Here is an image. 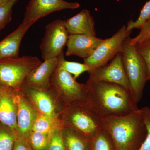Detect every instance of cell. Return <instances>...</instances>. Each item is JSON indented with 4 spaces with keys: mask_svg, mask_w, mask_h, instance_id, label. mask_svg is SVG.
I'll list each match as a JSON object with an SVG mask.
<instances>
[{
    "mask_svg": "<svg viewBox=\"0 0 150 150\" xmlns=\"http://www.w3.org/2000/svg\"><path fill=\"white\" fill-rule=\"evenodd\" d=\"M86 85L87 88L86 103L101 118L128 115L139 109L130 89L90 78Z\"/></svg>",
    "mask_w": 150,
    "mask_h": 150,
    "instance_id": "cell-1",
    "label": "cell"
},
{
    "mask_svg": "<svg viewBox=\"0 0 150 150\" xmlns=\"http://www.w3.org/2000/svg\"><path fill=\"white\" fill-rule=\"evenodd\" d=\"M102 121L115 150H138L141 147L146 135L142 108L128 115L102 118Z\"/></svg>",
    "mask_w": 150,
    "mask_h": 150,
    "instance_id": "cell-2",
    "label": "cell"
},
{
    "mask_svg": "<svg viewBox=\"0 0 150 150\" xmlns=\"http://www.w3.org/2000/svg\"><path fill=\"white\" fill-rule=\"evenodd\" d=\"M64 126L69 127L90 140L104 128L102 118L96 114L86 103L65 108L59 116Z\"/></svg>",
    "mask_w": 150,
    "mask_h": 150,
    "instance_id": "cell-3",
    "label": "cell"
},
{
    "mask_svg": "<svg viewBox=\"0 0 150 150\" xmlns=\"http://www.w3.org/2000/svg\"><path fill=\"white\" fill-rule=\"evenodd\" d=\"M50 89L65 108L86 101V84L79 83L71 74L58 66L51 76Z\"/></svg>",
    "mask_w": 150,
    "mask_h": 150,
    "instance_id": "cell-4",
    "label": "cell"
},
{
    "mask_svg": "<svg viewBox=\"0 0 150 150\" xmlns=\"http://www.w3.org/2000/svg\"><path fill=\"white\" fill-rule=\"evenodd\" d=\"M130 36L127 38L123 44L122 61L131 91L138 103L142 99L148 81L147 69L144 59L137 52L136 45L130 43Z\"/></svg>",
    "mask_w": 150,
    "mask_h": 150,
    "instance_id": "cell-5",
    "label": "cell"
},
{
    "mask_svg": "<svg viewBox=\"0 0 150 150\" xmlns=\"http://www.w3.org/2000/svg\"><path fill=\"white\" fill-rule=\"evenodd\" d=\"M41 63L32 56L0 60V85L14 90L20 89L28 75Z\"/></svg>",
    "mask_w": 150,
    "mask_h": 150,
    "instance_id": "cell-6",
    "label": "cell"
},
{
    "mask_svg": "<svg viewBox=\"0 0 150 150\" xmlns=\"http://www.w3.org/2000/svg\"><path fill=\"white\" fill-rule=\"evenodd\" d=\"M131 33L126 30V25H123L111 37L104 39L91 56L84 59V64L89 67L90 71L107 64L121 52L125 40Z\"/></svg>",
    "mask_w": 150,
    "mask_h": 150,
    "instance_id": "cell-7",
    "label": "cell"
},
{
    "mask_svg": "<svg viewBox=\"0 0 150 150\" xmlns=\"http://www.w3.org/2000/svg\"><path fill=\"white\" fill-rule=\"evenodd\" d=\"M69 35L65 20H56L46 25L45 35L40 46L44 61L57 58L64 52Z\"/></svg>",
    "mask_w": 150,
    "mask_h": 150,
    "instance_id": "cell-8",
    "label": "cell"
},
{
    "mask_svg": "<svg viewBox=\"0 0 150 150\" xmlns=\"http://www.w3.org/2000/svg\"><path fill=\"white\" fill-rule=\"evenodd\" d=\"M20 91L38 113L59 117L65 109L50 88L45 89L23 85Z\"/></svg>",
    "mask_w": 150,
    "mask_h": 150,
    "instance_id": "cell-9",
    "label": "cell"
},
{
    "mask_svg": "<svg viewBox=\"0 0 150 150\" xmlns=\"http://www.w3.org/2000/svg\"><path fill=\"white\" fill-rule=\"evenodd\" d=\"M80 7L78 3L64 0H30L25 9L23 23H35L49 14L65 9H75Z\"/></svg>",
    "mask_w": 150,
    "mask_h": 150,
    "instance_id": "cell-10",
    "label": "cell"
},
{
    "mask_svg": "<svg viewBox=\"0 0 150 150\" xmlns=\"http://www.w3.org/2000/svg\"><path fill=\"white\" fill-rule=\"evenodd\" d=\"M93 80L111 83L130 89L129 79L123 67L121 52L117 54L109 64L89 71Z\"/></svg>",
    "mask_w": 150,
    "mask_h": 150,
    "instance_id": "cell-11",
    "label": "cell"
},
{
    "mask_svg": "<svg viewBox=\"0 0 150 150\" xmlns=\"http://www.w3.org/2000/svg\"><path fill=\"white\" fill-rule=\"evenodd\" d=\"M14 94L17 106L18 136L27 139L32 131L38 112L20 90H14Z\"/></svg>",
    "mask_w": 150,
    "mask_h": 150,
    "instance_id": "cell-12",
    "label": "cell"
},
{
    "mask_svg": "<svg viewBox=\"0 0 150 150\" xmlns=\"http://www.w3.org/2000/svg\"><path fill=\"white\" fill-rule=\"evenodd\" d=\"M104 39L81 34L69 35L66 55L76 56L84 59L90 57Z\"/></svg>",
    "mask_w": 150,
    "mask_h": 150,
    "instance_id": "cell-13",
    "label": "cell"
},
{
    "mask_svg": "<svg viewBox=\"0 0 150 150\" xmlns=\"http://www.w3.org/2000/svg\"><path fill=\"white\" fill-rule=\"evenodd\" d=\"M58 63V57L44 60V62L29 73L23 85L45 89H49L51 76L57 68Z\"/></svg>",
    "mask_w": 150,
    "mask_h": 150,
    "instance_id": "cell-14",
    "label": "cell"
},
{
    "mask_svg": "<svg viewBox=\"0 0 150 150\" xmlns=\"http://www.w3.org/2000/svg\"><path fill=\"white\" fill-rule=\"evenodd\" d=\"M14 91L12 89L0 85V121L17 134V106Z\"/></svg>",
    "mask_w": 150,
    "mask_h": 150,
    "instance_id": "cell-15",
    "label": "cell"
},
{
    "mask_svg": "<svg viewBox=\"0 0 150 150\" xmlns=\"http://www.w3.org/2000/svg\"><path fill=\"white\" fill-rule=\"evenodd\" d=\"M33 24L22 23L14 31L0 41V60L18 57L22 39Z\"/></svg>",
    "mask_w": 150,
    "mask_h": 150,
    "instance_id": "cell-16",
    "label": "cell"
},
{
    "mask_svg": "<svg viewBox=\"0 0 150 150\" xmlns=\"http://www.w3.org/2000/svg\"><path fill=\"white\" fill-rule=\"evenodd\" d=\"M65 26L69 35L96 36L94 20L88 10H82L77 14L65 20Z\"/></svg>",
    "mask_w": 150,
    "mask_h": 150,
    "instance_id": "cell-17",
    "label": "cell"
},
{
    "mask_svg": "<svg viewBox=\"0 0 150 150\" xmlns=\"http://www.w3.org/2000/svg\"><path fill=\"white\" fill-rule=\"evenodd\" d=\"M61 131L66 150H91L89 140L81 134L66 126Z\"/></svg>",
    "mask_w": 150,
    "mask_h": 150,
    "instance_id": "cell-18",
    "label": "cell"
},
{
    "mask_svg": "<svg viewBox=\"0 0 150 150\" xmlns=\"http://www.w3.org/2000/svg\"><path fill=\"white\" fill-rule=\"evenodd\" d=\"M64 125L59 117H52L38 113L32 131L51 133L56 129H61Z\"/></svg>",
    "mask_w": 150,
    "mask_h": 150,
    "instance_id": "cell-19",
    "label": "cell"
},
{
    "mask_svg": "<svg viewBox=\"0 0 150 150\" xmlns=\"http://www.w3.org/2000/svg\"><path fill=\"white\" fill-rule=\"evenodd\" d=\"M59 63L58 67L74 76L73 77L76 80L82 74L85 72H88L89 67L85 64L78 62H69L65 60L64 52L58 56Z\"/></svg>",
    "mask_w": 150,
    "mask_h": 150,
    "instance_id": "cell-20",
    "label": "cell"
},
{
    "mask_svg": "<svg viewBox=\"0 0 150 150\" xmlns=\"http://www.w3.org/2000/svg\"><path fill=\"white\" fill-rule=\"evenodd\" d=\"M91 150H115L112 139L104 128L90 140Z\"/></svg>",
    "mask_w": 150,
    "mask_h": 150,
    "instance_id": "cell-21",
    "label": "cell"
},
{
    "mask_svg": "<svg viewBox=\"0 0 150 150\" xmlns=\"http://www.w3.org/2000/svg\"><path fill=\"white\" fill-rule=\"evenodd\" d=\"M18 136L16 131L0 121V150H13Z\"/></svg>",
    "mask_w": 150,
    "mask_h": 150,
    "instance_id": "cell-22",
    "label": "cell"
},
{
    "mask_svg": "<svg viewBox=\"0 0 150 150\" xmlns=\"http://www.w3.org/2000/svg\"><path fill=\"white\" fill-rule=\"evenodd\" d=\"M51 133L32 131L27 140L33 150H46Z\"/></svg>",
    "mask_w": 150,
    "mask_h": 150,
    "instance_id": "cell-23",
    "label": "cell"
},
{
    "mask_svg": "<svg viewBox=\"0 0 150 150\" xmlns=\"http://www.w3.org/2000/svg\"><path fill=\"white\" fill-rule=\"evenodd\" d=\"M150 19V0L146 3L141 11L139 16L135 21L130 20L126 25L128 31H132L134 28H141Z\"/></svg>",
    "mask_w": 150,
    "mask_h": 150,
    "instance_id": "cell-24",
    "label": "cell"
},
{
    "mask_svg": "<svg viewBox=\"0 0 150 150\" xmlns=\"http://www.w3.org/2000/svg\"><path fill=\"white\" fill-rule=\"evenodd\" d=\"M137 52L144 59L147 69V80L150 81V38L135 44Z\"/></svg>",
    "mask_w": 150,
    "mask_h": 150,
    "instance_id": "cell-25",
    "label": "cell"
},
{
    "mask_svg": "<svg viewBox=\"0 0 150 150\" xmlns=\"http://www.w3.org/2000/svg\"><path fill=\"white\" fill-rule=\"evenodd\" d=\"M18 0H8L4 5L0 6V30L11 20L12 8Z\"/></svg>",
    "mask_w": 150,
    "mask_h": 150,
    "instance_id": "cell-26",
    "label": "cell"
},
{
    "mask_svg": "<svg viewBox=\"0 0 150 150\" xmlns=\"http://www.w3.org/2000/svg\"><path fill=\"white\" fill-rule=\"evenodd\" d=\"M61 129H56L51 133L46 150H66L62 139Z\"/></svg>",
    "mask_w": 150,
    "mask_h": 150,
    "instance_id": "cell-27",
    "label": "cell"
},
{
    "mask_svg": "<svg viewBox=\"0 0 150 150\" xmlns=\"http://www.w3.org/2000/svg\"><path fill=\"white\" fill-rule=\"evenodd\" d=\"M146 135L141 147L138 150H150V108L147 106L142 108Z\"/></svg>",
    "mask_w": 150,
    "mask_h": 150,
    "instance_id": "cell-28",
    "label": "cell"
},
{
    "mask_svg": "<svg viewBox=\"0 0 150 150\" xmlns=\"http://www.w3.org/2000/svg\"><path fill=\"white\" fill-rule=\"evenodd\" d=\"M140 32L134 38H130L131 44H135L143 40L150 38V19L140 28Z\"/></svg>",
    "mask_w": 150,
    "mask_h": 150,
    "instance_id": "cell-29",
    "label": "cell"
},
{
    "mask_svg": "<svg viewBox=\"0 0 150 150\" xmlns=\"http://www.w3.org/2000/svg\"><path fill=\"white\" fill-rule=\"evenodd\" d=\"M13 150H33L27 139L18 136Z\"/></svg>",
    "mask_w": 150,
    "mask_h": 150,
    "instance_id": "cell-30",
    "label": "cell"
},
{
    "mask_svg": "<svg viewBox=\"0 0 150 150\" xmlns=\"http://www.w3.org/2000/svg\"><path fill=\"white\" fill-rule=\"evenodd\" d=\"M8 0H0V6L4 5Z\"/></svg>",
    "mask_w": 150,
    "mask_h": 150,
    "instance_id": "cell-31",
    "label": "cell"
}]
</instances>
